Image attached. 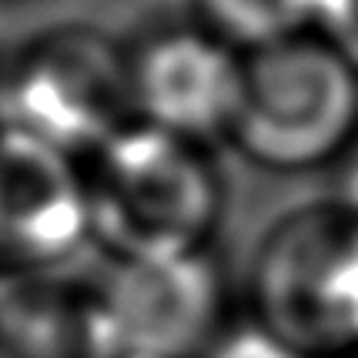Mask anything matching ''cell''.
I'll return each instance as SVG.
<instances>
[{"label": "cell", "instance_id": "6da1fadb", "mask_svg": "<svg viewBox=\"0 0 358 358\" xmlns=\"http://www.w3.org/2000/svg\"><path fill=\"white\" fill-rule=\"evenodd\" d=\"M80 168L91 245L104 258L211 248L224 215V181L208 148L127 121Z\"/></svg>", "mask_w": 358, "mask_h": 358}, {"label": "cell", "instance_id": "3957f363", "mask_svg": "<svg viewBox=\"0 0 358 358\" xmlns=\"http://www.w3.org/2000/svg\"><path fill=\"white\" fill-rule=\"evenodd\" d=\"M358 127V74L318 34L245 54L231 141L268 171H312L342 155Z\"/></svg>", "mask_w": 358, "mask_h": 358}, {"label": "cell", "instance_id": "52a82bcc", "mask_svg": "<svg viewBox=\"0 0 358 358\" xmlns=\"http://www.w3.org/2000/svg\"><path fill=\"white\" fill-rule=\"evenodd\" d=\"M91 248L80 161L0 127V278L64 275Z\"/></svg>", "mask_w": 358, "mask_h": 358}, {"label": "cell", "instance_id": "30bf717a", "mask_svg": "<svg viewBox=\"0 0 358 358\" xmlns=\"http://www.w3.org/2000/svg\"><path fill=\"white\" fill-rule=\"evenodd\" d=\"M201 358H301L288 345H281L275 335H268L258 322L224 325L221 335L211 342V348Z\"/></svg>", "mask_w": 358, "mask_h": 358}, {"label": "cell", "instance_id": "8fae6325", "mask_svg": "<svg viewBox=\"0 0 358 358\" xmlns=\"http://www.w3.org/2000/svg\"><path fill=\"white\" fill-rule=\"evenodd\" d=\"M315 34L335 47L358 74V0H318Z\"/></svg>", "mask_w": 358, "mask_h": 358}, {"label": "cell", "instance_id": "277c9868", "mask_svg": "<svg viewBox=\"0 0 358 358\" xmlns=\"http://www.w3.org/2000/svg\"><path fill=\"white\" fill-rule=\"evenodd\" d=\"M127 121L124 44L97 27H50L0 61V127L84 161Z\"/></svg>", "mask_w": 358, "mask_h": 358}, {"label": "cell", "instance_id": "7c38bea8", "mask_svg": "<svg viewBox=\"0 0 358 358\" xmlns=\"http://www.w3.org/2000/svg\"><path fill=\"white\" fill-rule=\"evenodd\" d=\"M342 201L358 215V161H355V168H352V174H348V181H345V198Z\"/></svg>", "mask_w": 358, "mask_h": 358}, {"label": "cell", "instance_id": "9c48e42d", "mask_svg": "<svg viewBox=\"0 0 358 358\" xmlns=\"http://www.w3.org/2000/svg\"><path fill=\"white\" fill-rule=\"evenodd\" d=\"M318 0H194V20L241 54L315 31Z\"/></svg>", "mask_w": 358, "mask_h": 358}, {"label": "cell", "instance_id": "5b68a950", "mask_svg": "<svg viewBox=\"0 0 358 358\" xmlns=\"http://www.w3.org/2000/svg\"><path fill=\"white\" fill-rule=\"evenodd\" d=\"M114 358H201L228 325L215 251L104 258L87 278Z\"/></svg>", "mask_w": 358, "mask_h": 358}, {"label": "cell", "instance_id": "7a4b0ae2", "mask_svg": "<svg viewBox=\"0 0 358 358\" xmlns=\"http://www.w3.org/2000/svg\"><path fill=\"white\" fill-rule=\"evenodd\" d=\"M248 292L251 322L295 355L358 348V215L345 201L285 211L255 248Z\"/></svg>", "mask_w": 358, "mask_h": 358}, {"label": "cell", "instance_id": "8992f818", "mask_svg": "<svg viewBox=\"0 0 358 358\" xmlns=\"http://www.w3.org/2000/svg\"><path fill=\"white\" fill-rule=\"evenodd\" d=\"M131 121L211 148L228 138L241 104L245 54L194 17L157 24L124 44Z\"/></svg>", "mask_w": 358, "mask_h": 358}, {"label": "cell", "instance_id": "ba28073f", "mask_svg": "<svg viewBox=\"0 0 358 358\" xmlns=\"http://www.w3.org/2000/svg\"><path fill=\"white\" fill-rule=\"evenodd\" d=\"M0 358H114L91 285L67 275L0 278Z\"/></svg>", "mask_w": 358, "mask_h": 358}]
</instances>
